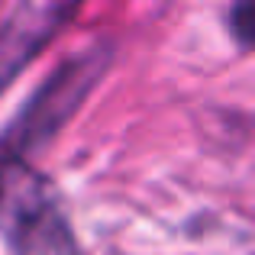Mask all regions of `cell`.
Returning a JSON list of instances; mask_svg holds the SVG:
<instances>
[{"mask_svg": "<svg viewBox=\"0 0 255 255\" xmlns=\"http://www.w3.org/2000/svg\"><path fill=\"white\" fill-rule=\"evenodd\" d=\"M110 58V45H91L78 58H68L65 65H58L49 81L29 97L23 113L0 132V168L13 162L26 165V155L49 145L58 136V129L78 113L84 97L94 91Z\"/></svg>", "mask_w": 255, "mask_h": 255, "instance_id": "obj_1", "label": "cell"}, {"mask_svg": "<svg viewBox=\"0 0 255 255\" xmlns=\"http://www.w3.org/2000/svg\"><path fill=\"white\" fill-rule=\"evenodd\" d=\"M0 230L10 255H81L49 181L23 162L0 168Z\"/></svg>", "mask_w": 255, "mask_h": 255, "instance_id": "obj_2", "label": "cell"}, {"mask_svg": "<svg viewBox=\"0 0 255 255\" xmlns=\"http://www.w3.org/2000/svg\"><path fill=\"white\" fill-rule=\"evenodd\" d=\"M78 16L75 3H23L0 23V94Z\"/></svg>", "mask_w": 255, "mask_h": 255, "instance_id": "obj_3", "label": "cell"}, {"mask_svg": "<svg viewBox=\"0 0 255 255\" xmlns=\"http://www.w3.org/2000/svg\"><path fill=\"white\" fill-rule=\"evenodd\" d=\"M226 23H230V32L236 36V42L243 45V49H249L252 39H255V29H252V6L249 3H236L230 10V16H226Z\"/></svg>", "mask_w": 255, "mask_h": 255, "instance_id": "obj_4", "label": "cell"}]
</instances>
